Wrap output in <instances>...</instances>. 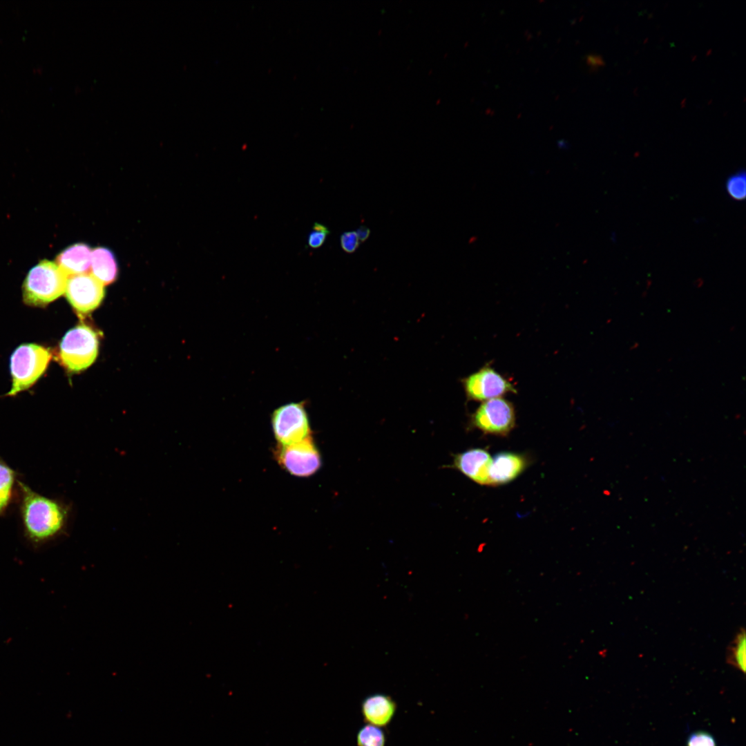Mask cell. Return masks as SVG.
I'll list each match as a JSON object with an SVG mask.
<instances>
[{"instance_id": "obj_1", "label": "cell", "mask_w": 746, "mask_h": 746, "mask_svg": "<svg viewBox=\"0 0 746 746\" xmlns=\"http://www.w3.org/2000/svg\"><path fill=\"white\" fill-rule=\"evenodd\" d=\"M19 515L27 540L39 546L55 539L64 530L68 509L60 501L41 495L18 481Z\"/></svg>"}, {"instance_id": "obj_2", "label": "cell", "mask_w": 746, "mask_h": 746, "mask_svg": "<svg viewBox=\"0 0 746 746\" xmlns=\"http://www.w3.org/2000/svg\"><path fill=\"white\" fill-rule=\"evenodd\" d=\"M68 276L56 262L42 260L28 272L23 285L26 304L42 307L65 292Z\"/></svg>"}, {"instance_id": "obj_3", "label": "cell", "mask_w": 746, "mask_h": 746, "mask_svg": "<svg viewBox=\"0 0 746 746\" xmlns=\"http://www.w3.org/2000/svg\"><path fill=\"white\" fill-rule=\"evenodd\" d=\"M51 358V352L43 346L23 344L18 347L11 356L12 384L8 395L30 388L45 372Z\"/></svg>"}, {"instance_id": "obj_4", "label": "cell", "mask_w": 746, "mask_h": 746, "mask_svg": "<svg viewBox=\"0 0 746 746\" xmlns=\"http://www.w3.org/2000/svg\"><path fill=\"white\" fill-rule=\"evenodd\" d=\"M99 341L96 332L86 325H79L63 337L59 358L66 369L78 372L88 368L98 354Z\"/></svg>"}, {"instance_id": "obj_5", "label": "cell", "mask_w": 746, "mask_h": 746, "mask_svg": "<svg viewBox=\"0 0 746 746\" xmlns=\"http://www.w3.org/2000/svg\"><path fill=\"white\" fill-rule=\"evenodd\" d=\"M306 405L305 401L289 403L272 412V430L279 444L293 443L311 436Z\"/></svg>"}, {"instance_id": "obj_6", "label": "cell", "mask_w": 746, "mask_h": 746, "mask_svg": "<svg viewBox=\"0 0 746 746\" xmlns=\"http://www.w3.org/2000/svg\"><path fill=\"white\" fill-rule=\"evenodd\" d=\"M276 458L282 468L297 477H309L319 470L321 458L312 436L287 445L278 444Z\"/></svg>"}, {"instance_id": "obj_7", "label": "cell", "mask_w": 746, "mask_h": 746, "mask_svg": "<svg viewBox=\"0 0 746 746\" xmlns=\"http://www.w3.org/2000/svg\"><path fill=\"white\" fill-rule=\"evenodd\" d=\"M462 383L467 399L476 401L517 392L511 381L488 365L464 378Z\"/></svg>"}, {"instance_id": "obj_8", "label": "cell", "mask_w": 746, "mask_h": 746, "mask_svg": "<svg viewBox=\"0 0 746 746\" xmlns=\"http://www.w3.org/2000/svg\"><path fill=\"white\" fill-rule=\"evenodd\" d=\"M515 423L513 403L501 397L484 401L471 417L474 427L492 434L506 435L513 428Z\"/></svg>"}, {"instance_id": "obj_9", "label": "cell", "mask_w": 746, "mask_h": 746, "mask_svg": "<svg viewBox=\"0 0 746 746\" xmlns=\"http://www.w3.org/2000/svg\"><path fill=\"white\" fill-rule=\"evenodd\" d=\"M65 294L79 315H86L95 309L105 295L104 285L90 273L76 274L68 278Z\"/></svg>"}, {"instance_id": "obj_10", "label": "cell", "mask_w": 746, "mask_h": 746, "mask_svg": "<svg viewBox=\"0 0 746 746\" xmlns=\"http://www.w3.org/2000/svg\"><path fill=\"white\" fill-rule=\"evenodd\" d=\"M492 458L481 448H472L454 457L453 467L472 481L482 485L488 484V472Z\"/></svg>"}, {"instance_id": "obj_11", "label": "cell", "mask_w": 746, "mask_h": 746, "mask_svg": "<svg viewBox=\"0 0 746 746\" xmlns=\"http://www.w3.org/2000/svg\"><path fill=\"white\" fill-rule=\"evenodd\" d=\"M526 466V459L521 455L513 452L499 453L491 459L487 485L497 486L508 483L515 479L524 470Z\"/></svg>"}, {"instance_id": "obj_12", "label": "cell", "mask_w": 746, "mask_h": 746, "mask_svg": "<svg viewBox=\"0 0 746 746\" xmlns=\"http://www.w3.org/2000/svg\"><path fill=\"white\" fill-rule=\"evenodd\" d=\"M91 252L86 244L76 243L61 251L56 263L68 276L86 274L90 269Z\"/></svg>"}, {"instance_id": "obj_13", "label": "cell", "mask_w": 746, "mask_h": 746, "mask_svg": "<svg viewBox=\"0 0 746 746\" xmlns=\"http://www.w3.org/2000/svg\"><path fill=\"white\" fill-rule=\"evenodd\" d=\"M361 710L367 723L380 727L391 721L396 711V704L388 696L374 694L363 700Z\"/></svg>"}, {"instance_id": "obj_14", "label": "cell", "mask_w": 746, "mask_h": 746, "mask_svg": "<svg viewBox=\"0 0 746 746\" xmlns=\"http://www.w3.org/2000/svg\"><path fill=\"white\" fill-rule=\"evenodd\" d=\"M90 271L104 285L114 282L117 276V265L112 251L102 247L92 250Z\"/></svg>"}, {"instance_id": "obj_15", "label": "cell", "mask_w": 746, "mask_h": 746, "mask_svg": "<svg viewBox=\"0 0 746 746\" xmlns=\"http://www.w3.org/2000/svg\"><path fill=\"white\" fill-rule=\"evenodd\" d=\"M17 481V472L0 457V517L10 504Z\"/></svg>"}, {"instance_id": "obj_16", "label": "cell", "mask_w": 746, "mask_h": 746, "mask_svg": "<svg viewBox=\"0 0 746 746\" xmlns=\"http://www.w3.org/2000/svg\"><path fill=\"white\" fill-rule=\"evenodd\" d=\"M745 631L741 629L732 642L729 651V662L743 673L745 671L746 662Z\"/></svg>"}, {"instance_id": "obj_17", "label": "cell", "mask_w": 746, "mask_h": 746, "mask_svg": "<svg viewBox=\"0 0 746 746\" xmlns=\"http://www.w3.org/2000/svg\"><path fill=\"white\" fill-rule=\"evenodd\" d=\"M358 746H385V738L383 731L372 725L363 726L357 734Z\"/></svg>"}, {"instance_id": "obj_18", "label": "cell", "mask_w": 746, "mask_h": 746, "mask_svg": "<svg viewBox=\"0 0 746 746\" xmlns=\"http://www.w3.org/2000/svg\"><path fill=\"white\" fill-rule=\"evenodd\" d=\"M726 189L729 196L736 200H744L746 195V175L744 171H738L729 177Z\"/></svg>"}, {"instance_id": "obj_19", "label": "cell", "mask_w": 746, "mask_h": 746, "mask_svg": "<svg viewBox=\"0 0 746 746\" xmlns=\"http://www.w3.org/2000/svg\"><path fill=\"white\" fill-rule=\"evenodd\" d=\"M329 233L327 227L321 223L315 222L312 231L307 237V245L310 248L317 249L323 245L327 236Z\"/></svg>"}, {"instance_id": "obj_20", "label": "cell", "mask_w": 746, "mask_h": 746, "mask_svg": "<svg viewBox=\"0 0 746 746\" xmlns=\"http://www.w3.org/2000/svg\"><path fill=\"white\" fill-rule=\"evenodd\" d=\"M687 746H716V743L713 736L709 734L698 731L689 736Z\"/></svg>"}, {"instance_id": "obj_21", "label": "cell", "mask_w": 746, "mask_h": 746, "mask_svg": "<svg viewBox=\"0 0 746 746\" xmlns=\"http://www.w3.org/2000/svg\"><path fill=\"white\" fill-rule=\"evenodd\" d=\"M342 249L347 253L354 252L359 246V240L355 231H346L340 238Z\"/></svg>"}, {"instance_id": "obj_22", "label": "cell", "mask_w": 746, "mask_h": 746, "mask_svg": "<svg viewBox=\"0 0 746 746\" xmlns=\"http://www.w3.org/2000/svg\"><path fill=\"white\" fill-rule=\"evenodd\" d=\"M355 232L357 235L358 240H360L361 242H364L368 238L370 233V230L367 227L361 226Z\"/></svg>"}, {"instance_id": "obj_23", "label": "cell", "mask_w": 746, "mask_h": 746, "mask_svg": "<svg viewBox=\"0 0 746 746\" xmlns=\"http://www.w3.org/2000/svg\"><path fill=\"white\" fill-rule=\"evenodd\" d=\"M588 61L591 64H597V65L599 64H602V59L599 57H593V56L589 57L588 58Z\"/></svg>"}]
</instances>
